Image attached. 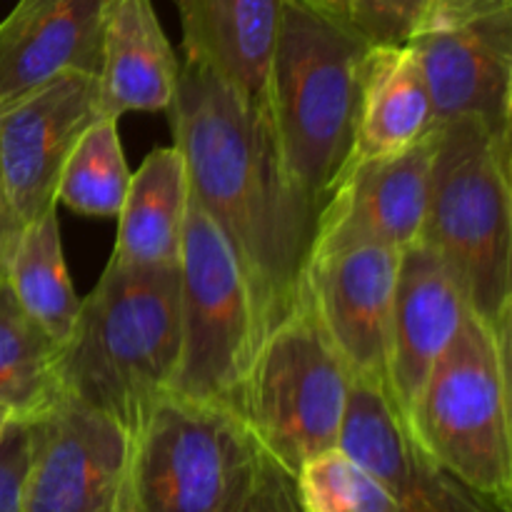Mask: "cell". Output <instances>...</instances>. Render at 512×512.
<instances>
[{"instance_id": "f1b7e54d", "label": "cell", "mask_w": 512, "mask_h": 512, "mask_svg": "<svg viewBox=\"0 0 512 512\" xmlns=\"http://www.w3.org/2000/svg\"><path fill=\"white\" fill-rule=\"evenodd\" d=\"M308 3L310 8L320 10L325 15H333L338 20H348V10H350V0H303Z\"/></svg>"}, {"instance_id": "ba28073f", "label": "cell", "mask_w": 512, "mask_h": 512, "mask_svg": "<svg viewBox=\"0 0 512 512\" xmlns=\"http://www.w3.org/2000/svg\"><path fill=\"white\" fill-rule=\"evenodd\" d=\"M180 360L175 393L240 413L263 320L238 253L190 195L180 243Z\"/></svg>"}, {"instance_id": "f546056e", "label": "cell", "mask_w": 512, "mask_h": 512, "mask_svg": "<svg viewBox=\"0 0 512 512\" xmlns=\"http://www.w3.org/2000/svg\"><path fill=\"white\" fill-rule=\"evenodd\" d=\"M8 420H10V415L0 410V433H3V428H5V423H8Z\"/></svg>"}, {"instance_id": "30bf717a", "label": "cell", "mask_w": 512, "mask_h": 512, "mask_svg": "<svg viewBox=\"0 0 512 512\" xmlns=\"http://www.w3.org/2000/svg\"><path fill=\"white\" fill-rule=\"evenodd\" d=\"M100 115L98 75L65 73L0 105V178L20 225L55 208L60 173Z\"/></svg>"}, {"instance_id": "ffe728a7", "label": "cell", "mask_w": 512, "mask_h": 512, "mask_svg": "<svg viewBox=\"0 0 512 512\" xmlns=\"http://www.w3.org/2000/svg\"><path fill=\"white\" fill-rule=\"evenodd\" d=\"M190 185L178 145L155 148L130 175L110 260L123 265H178Z\"/></svg>"}, {"instance_id": "484cf974", "label": "cell", "mask_w": 512, "mask_h": 512, "mask_svg": "<svg viewBox=\"0 0 512 512\" xmlns=\"http://www.w3.org/2000/svg\"><path fill=\"white\" fill-rule=\"evenodd\" d=\"M33 453V418H10L0 433V512H20Z\"/></svg>"}, {"instance_id": "7402d4cb", "label": "cell", "mask_w": 512, "mask_h": 512, "mask_svg": "<svg viewBox=\"0 0 512 512\" xmlns=\"http://www.w3.org/2000/svg\"><path fill=\"white\" fill-rule=\"evenodd\" d=\"M60 345L20 308L0 278V410L10 418H38L63 398Z\"/></svg>"}, {"instance_id": "3957f363", "label": "cell", "mask_w": 512, "mask_h": 512, "mask_svg": "<svg viewBox=\"0 0 512 512\" xmlns=\"http://www.w3.org/2000/svg\"><path fill=\"white\" fill-rule=\"evenodd\" d=\"M370 50L348 20L283 0L268 115L285 173L318 210L353 158Z\"/></svg>"}, {"instance_id": "ac0fdd59", "label": "cell", "mask_w": 512, "mask_h": 512, "mask_svg": "<svg viewBox=\"0 0 512 512\" xmlns=\"http://www.w3.org/2000/svg\"><path fill=\"white\" fill-rule=\"evenodd\" d=\"M180 63L153 0H113L98 73L100 115L160 113L173 103Z\"/></svg>"}, {"instance_id": "d6986e66", "label": "cell", "mask_w": 512, "mask_h": 512, "mask_svg": "<svg viewBox=\"0 0 512 512\" xmlns=\"http://www.w3.org/2000/svg\"><path fill=\"white\" fill-rule=\"evenodd\" d=\"M435 130L438 118L413 45L370 50L350 163L398 155Z\"/></svg>"}, {"instance_id": "603a6c76", "label": "cell", "mask_w": 512, "mask_h": 512, "mask_svg": "<svg viewBox=\"0 0 512 512\" xmlns=\"http://www.w3.org/2000/svg\"><path fill=\"white\" fill-rule=\"evenodd\" d=\"M128 183L130 170L120 145L118 120L98 118L70 150L55 203L90 218H118Z\"/></svg>"}, {"instance_id": "5b68a950", "label": "cell", "mask_w": 512, "mask_h": 512, "mask_svg": "<svg viewBox=\"0 0 512 512\" xmlns=\"http://www.w3.org/2000/svg\"><path fill=\"white\" fill-rule=\"evenodd\" d=\"M260 453L238 410L168 390L128 433L115 512H235Z\"/></svg>"}, {"instance_id": "2e32d148", "label": "cell", "mask_w": 512, "mask_h": 512, "mask_svg": "<svg viewBox=\"0 0 512 512\" xmlns=\"http://www.w3.org/2000/svg\"><path fill=\"white\" fill-rule=\"evenodd\" d=\"M113 0H18L0 20V105L65 73H100Z\"/></svg>"}, {"instance_id": "7c38bea8", "label": "cell", "mask_w": 512, "mask_h": 512, "mask_svg": "<svg viewBox=\"0 0 512 512\" xmlns=\"http://www.w3.org/2000/svg\"><path fill=\"white\" fill-rule=\"evenodd\" d=\"M400 250L353 243L310 253L300 293L353 378L388 383L390 318Z\"/></svg>"}, {"instance_id": "cb8c5ba5", "label": "cell", "mask_w": 512, "mask_h": 512, "mask_svg": "<svg viewBox=\"0 0 512 512\" xmlns=\"http://www.w3.org/2000/svg\"><path fill=\"white\" fill-rule=\"evenodd\" d=\"M295 485L305 512H400L388 488L340 448L303 463Z\"/></svg>"}, {"instance_id": "5bb4252c", "label": "cell", "mask_w": 512, "mask_h": 512, "mask_svg": "<svg viewBox=\"0 0 512 512\" xmlns=\"http://www.w3.org/2000/svg\"><path fill=\"white\" fill-rule=\"evenodd\" d=\"M438 130L388 158L350 163L315 230V250L378 243L405 250L423 238Z\"/></svg>"}, {"instance_id": "8992f818", "label": "cell", "mask_w": 512, "mask_h": 512, "mask_svg": "<svg viewBox=\"0 0 512 512\" xmlns=\"http://www.w3.org/2000/svg\"><path fill=\"white\" fill-rule=\"evenodd\" d=\"M508 355L510 335L495 333L470 310L405 423L435 465L512 512Z\"/></svg>"}, {"instance_id": "52a82bcc", "label": "cell", "mask_w": 512, "mask_h": 512, "mask_svg": "<svg viewBox=\"0 0 512 512\" xmlns=\"http://www.w3.org/2000/svg\"><path fill=\"white\" fill-rule=\"evenodd\" d=\"M353 375L300 293L250 363L240 415L263 453L290 473L338 445Z\"/></svg>"}, {"instance_id": "8fae6325", "label": "cell", "mask_w": 512, "mask_h": 512, "mask_svg": "<svg viewBox=\"0 0 512 512\" xmlns=\"http://www.w3.org/2000/svg\"><path fill=\"white\" fill-rule=\"evenodd\" d=\"M128 430L115 418L60 398L33 418V453L20 512H115Z\"/></svg>"}, {"instance_id": "4fadbf2b", "label": "cell", "mask_w": 512, "mask_h": 512, "mask_svg": "<svg viewBox=\"0 0 512 512\" xmlns=\"http://www.w3.org/2000/svg\"><path fill=\"white\" fill-rule=\"evenodd\" d=\"M335 448L375 475L398 500L400 512H510L418 448L383 380L353 378Z\"/></svg>"}, {"instance_id": "d4e9b609", "label": "cell", "mask_w": 512, "mask_h": 512, "mask_svg": "<svg viewBox=\"0 0 512 512\" xmlns=\"http://www.w3.org/2000/svg\"><path fill=\"white\" fill-rule=\"evenodd\" d=\"M433 0H350L348 23L373 48L410 43Z\"/></svg>"}, {"instance_id": "e0dca14e", "label": "cell", "mask_w": 512, "mask_h": 512, "mask_svg": "<svg viewBox=\"0 0 512 512\" xmlns=\"http://www.w3.org/2000/svg\"><path fill=\"white\" fill-rule=\"evenodd\" d=\"M183 50L238 90L268 108V75L278 43L283 0H178Z\"/></svg>"}, {"instance_id": "83f0119b", "label": "cell", "mask_w": 512, "mask_h": 512, "mask_svg": "<svg viewBox=\"0 0 512 512\" xmlns=\"http://www.w3.org/2000/svg\"><path fill=\"white\" fill-rule=\"evenodd\" d=\"M20 228L23 225L18 223L13 208H10L8 193H5L3 178H0V278H5V268H8V258L13 253V245Z\"/></svg>"}, {"instance_id": "6da1fadb", "label": "cell", "mask_w": 512, "mask_h": 512, "mask_svg": "<svg viewBox=\"0 0 512 512\" xmlns=\"http://www.w3.org/2000/svg\"><path fill=\"white\" fill-rule=\"evenodd\" d=\"M168 113L190 195L238 253L268 333L298 303L320 210L285 173L268 108L218 75L183 60Z\"/></svg>"}, {"instance_id": "7a4b0ae2", "label": "cell", "mask_w": 512, "mask_h": 512, "mask_svg": "<svg viewBox=\"0 0 512 512\" xmlns=\"http://www.w3.org/2000/svg\"><path fill=\"white\" fill-rule=\"evenodd\" d=\"M180 360L178 265L108 260L60 345L63 398L103 410L125 430L173 388Z\"/></svg>"}, {"instance_id": "277c9868", "label": "cell", "mask_w": 512, "mask_h": 512, "mask_svg": "<svg viewBox=\"0 0 512 512\" xmlns=\"http://www.w3.org/2000/svg\"><path fill=\"white\" fill-rule=\"evenodd\" d=\"M425 245L458 280L470 310L510 335L512 193L510 138L480 118L438 125Z\"/></svg>"}, {"instance_id": "44dd1931", "label": "cell", "mask_w": 512, "mask_h": 512, "mask_svg": "<svg viewBox=\"0 0 512 512\" xmlns=\"http://www.w3.org/2000/svg\"><path fill=\"white\" fill-rule=\"evenodd\" d=\"M5 280L20 308L58 345L73 333L80 298L70 283L55 208L20 228L5 268Z\"/></svg>"}, {"instance_id": "9c48e42d", "label": "cell", "mask_w": 512, "mask_h": 512, "mask_svg": "<svg viewBox=\"0 0 512 512\" xmlns=\"http://www.w3.org/2000/svg\"><path fill=\"white\" fill-rule=\"evenodd\" d=\"M410 45L438 125L480 118L510 138L512 0H433Z\"/></svg>"}, {"instance_id": "4316f807", "label": "cell", "mask_w": 512, "mask_h": 512, "mask_svg": "<svg viewBox=\"0 0 512 512\" xmlns=\"http://www.w3.org/2000/svg\"><path fill=\"white\" fill-rule=\"evenodd\" d=\"M235 512H305L298 498L295 475L275 463L268 453H260L253 485Z\"/></svg>"}, {"instance_id": "9a60e30c", "label": "cell", "mask_w": 512, "mask_h": 512, "mask_svg": "<svg viewBox=\"0 0 512 512\" xmlns=\"http://www.w3.org/2000/svg\"><path fill=\"white\" fill-rule=\"evenodd\" d=\"M470 305L448 265L423 240L400 250L388 345V388L408 415L430 368L448 350Z\"/></svg>"}]
</instances>
